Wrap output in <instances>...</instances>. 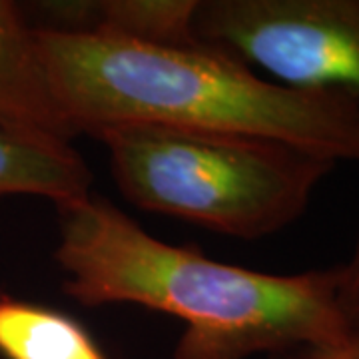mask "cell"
I'll use <instances>...</instances> for the list:
<instances>
[{"instance_id":"cell-3","label":"cell","mask_w":359,"mask_h":359,"mask_svg":"<svg viewBox=\"0 0 359 359\" xmlns=\"http://www.w3.org/2000/svg\"><path fill=\"white\" fill-rule=\"evenodd\" d=\"M88 136L106 146L132 204L242 240L287 228L335 168L282 142L224 132L116 124Z\"/></svg>"},{"instance_id":"cell-6","label":"cell","mask_w":359,"mask_h":359,"mask_svg":"<svg viewBox=\"0 0 359 359\" xmlns=\"http://www.w3.org/2000/svg\"><path fill=\"white\" fill-rule=\"evenodd\" d=\"M39 28L132 40L158 46H202L194 28L198 0H96L39 4Z\"/></svg>"},{"instance_id":"cell-5","label":"cell","mask_w":359,"mask_h":359,"mask_svg":"<svg viewBox=\"0 0 359 359\" xmlns=\"http://www.w3.org/2000/svg\"><path fill=\"white\" fill-rule=\"evenodd\" d=\"M0 124L68 144L78 136L54 96L36 28L11 0H0Z\"/></svg>"},{"instance_id":"cell-4","label":"cell","mask_w":359,"mask_h":359,"mask_svg":"<svg viewBox=\"0 0 359 359\" xmlns=\"http://www.w3.org/2000/svg\"><path fill=\"white\" fill-rule=\"evenodd\" d=\"M194 28L280 84L359 96V0H198Z\"/></svg>"},{"instance_id":"cell-8","label":"cell","mask_w":359,"mask_h":359,"mask_svg":"<svg viewBox=\"0 0 359 359\" xmlns=\"http://www.w3.org/2000/svg\"><path fill=\"white\" fill-rule=\"evenodd\" d=\"M0 355L4 359H110L72 316L0 294Z\"/></svg>"},{"instance_id":"cell-10","label":"cell","mask_w":359,"mask_h":359,"mask_svg":"<svg viewBox=\"0 0 359 359\" xmlns=\"http://www.w3.org/2000/svg\"><path fill=\"white\" fill-rule=\"evenodd\" d=\"M273 359H359V330L353 327V332L344 339L295 347L273 355Z\"/></svg>"},{"instance_id":"cell-1","label":"cell","mask_w":359,"mask_h":359,"mask_svg":"<svg viewBox=\"0 0 359 359\" xmlns=\"http://www.w3.org/2000/svg\"><path fill=\"white\" fill-rule=\"evenodd\" d=\"M54 252L65 292L98 308L134 304L186 323L176 359H250L344 339L353 332L337 295V269L266 273L166 244L94 198L60 205Z\"/></svg>"},{"instance_id":"cell-2","label":"cell","mask_w":359,"mask_h":359,"mask_svg":"<svg viewBox=\"0 0 359 359\" xmlns=\"http://www.w3.org/2000/svg\"><path fill=\"white\" fill-rule=\"evenodd\" d=\"M34 28L54 96L76 134L158 124L282 142L359 164L355 94L271 82L208 44L158 46Z\"/></svg>"},{"instance_id":"cell-9","label":"cell","mask_w":359,"mask_h":359,"mask_svg":"<svg viewBox=\"0 0 359 359\" xmlns=\"http://www.w3.org/2000/svg\"><path fill=\"white\" fill-rule=\"evenodd\" d=\"M337 295L339 306L353 327H359V236L353 254L344 266H337Z\"/></svg>"},{"instance_id":"cell-7","label":"cell","mask_w":359,"mask_h":359,"mask_svg":"<svg viewBox=\"0 0 359 359\" xmlns=\"http://www.w3.org/2000/svg\"><path fill=\"white\" fill-rule=\"evenodd\" d=\"M90 182L86 162L68 142L0 124V198L39 196L60 208L86 200Z\"/></svg>"},{"instance_id":"cell-11","label":"cell","mask_w":359,"mask_h":359,"mask_svg":"<svg viewBox=\"0 0 359 359\" xmlns=\"http://www.w3.org/2000/svg\"><path fill=\"white\" fill-rule=\"evenodd\" d=\"M358 330H359V327H358Z\"/></svg>"}]
</instances>
